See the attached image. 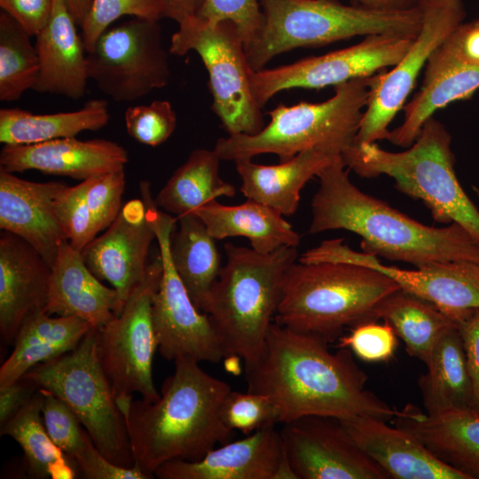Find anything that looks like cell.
Masks as SVG:
<instances>
[{
  "label": "cell",
  "mask_w": 479,
  "mask_h": 479,
  "mask_svg": "<svg viewBox=\"0 0 479 479\" xmlns=\"http://www.w3.org/2000/svg\"><path fill=\"white\" fill-rule=\"evenodd\" d=\"M324 338L272 322L257 360L245 367L247 391L267 397L279 423L308 415L340 420L405 415L365 388L368 377L349 349L331 352Z\"/></svg>",
  "instance_id": "6da1fadb"
},
{
  "label": "cell",
  "mask_w": 479,
  "mask_h": 479,
  "mask_svg": "<svg viewBox=\"0 0 479 479\" xmlns=\"http://www.w3.org/2000/svg\"><path fill=\"white\" fill-rule=\"evenodd\" d=\"M342 155L318 175L309 232L343 229L359 235L363 252L420 268L445 262L479 263V242L461 225L420 224L359 190L349 180Z\"/></svg>",
  "instance_id": "7a4b0ae2"
},
{
  "label": "cell",
  "mask_w": 479,
  "mask_h": 479,
  "mask_svg": "<svg viewBox=\"0 0 479 479\" xmlns=\"http://www.w3.org/2000/svg\"><path fill=\"white\" fill-rule=\"evenodd\" d=\"M174 364L156 401L132 400L123 413L135 464L152 478L164 463L199 460L234 436L221 417L230 385L194 360Z\"/></svg>",
  "instance_id": "3957f363"
},
{
  "label": "cell",
  "mask_w": 479,
  "mask_h": 479,
  "mask_svg": "<svg viewBox=\"0 0 479 479\" xmlns=\"http://www.w3.org/2000/svg\"><path fill=\"white\" fill-rule=\"evenodd\" d=\"M221 267L202 312L217 331L224 357L235 356L245 367L259 357L281 299L287 270L298 257L296 247L263 254L252 247L224 244Z\"/></svg>",
  "instance_id": "277c9868"
},
{
  "label": "cell",
  "mask_w": 479,
  "mask_h": 479,
  "mask_svg": "<svg viewBox=\"0 0 479 479\" xmlns=\"http://www.w3.org/2000/svg\"><path fill=\"white\" fill-rule=\"evenodd\" d=\"M399 288L365 266L295 262L286 273L275 322L332 342L346 326L375 321L378 303Z\"/></svg>",
  "instance_id": "5b68a950"
},
{
  "label": "cell",
  "mask_w": 479,
  "mask_h": 479,
  "mask_svg": "<svg viewBox=\"0 0 479 479\" xmlns=\"http://www.w3.org/2000/svg\"><path fill=\"white\" fill-rule=\"evenodd\" d=\"M451 145L446 127L431 117L404 151L389 152L375 142L360 143L342 157L345 166L360 177H392L397 189L425 203L436 222L457 223L479 242V209L457 178Z\"/></svg>",
  "instance_id": "8992f818"
},
{
  "label": "cell",
  "mask_w": 479,
  "mask_h": 479,
  "mask_svg": "<svg viewBox=\"0 0 479 479\" xmlns=\"http://www.w3.org/2000/svg\"><path fill=\"white\" fill-rule=\"evenodd\" d=\"M263 21L245 47L255 72L276 56L303 47H320L356 36L398 35L415 38L421 27L419 6L377 11L336 0H259Z\"/></svg>",
  "instance_id": "52a82bcc"
},
{
  "label": "cell",
  "mask_w": 479,
  "mask_h": 479,
  "mask_svg": "<svg viewBox=\"0 0 479 479\" xmlns=\"http://www.w3.org/2000/svg\"><path fill=\"white\" fill-rule=\"evenodd\" d=\"M371 76L334 86V94L318 103L278 105L271 121L256 134L219 138L214 151L221 160L237 161L263 153L286 161L297 153L318 149L342 155L354 145L370 92Z\"/></svg>",
  "instance_id": "ba28073f"
},
{
  "label": "cell",
  "mask_w": 479,
  "mask_h": 479,
  "mask_svg": "<svg viewBox=\"0 0 479 479\" xmlns=\"http://www.w3.org/2000/svg\"><path fill=\"white\" fill-rule=\"evenodd\" d=\"M23 377L61 399L111 462L135 465L124 416L98 359L95 328L75 349L36 365Z\"/></svg>",
  "instance_id": "9c48e42d"
},
{
  "label": "cell",
  "mask_w": 479,
  "mask_h": 479,
  "mask_svg": "<svg viewBox=\"0 0 479 479\" xmlns=\"http://www.w3.org/2000/svg\"><path fill=\"white\" fill-rule=\"evenodd\" d=\"M169 53L195 51L208 74L212 109L228 135H254L264 125L262 106L252 87V73L245 44L230 21L213 22L193 16L178 24Z\"/></svg>",
  "instance_id": "30bf717a"
},
{
  "label": "cell",
  "mask_w": 479,
  "mask_h": 479,
  "mask_svg": "<svg viewBox=\"0 0 479 479\" xmlns=\"http://www.w3.org/2000/svg\"><path fill=\"white\" fill-rule=\"evenodd\" d=\"M139 192L162 263L161 281L152 300L158 350L169 361L188 358L198 363H219L224 352L217 331L209 316L195 306L172 263L170 240L177 218L156 205L147 181L140 182Z\"/></svg>",
  "instance_id": "8fae6325"
},
{
  "label": "cell",
  "mask_w": 479,
  "mask_h": 479,
  "mask_svg": "<svg viewBox=\"0 0 479 479\" xmlns=\"http://www.w3.org/2000/svg\"><path fill=\"white\" fill-rule=\"evenodd\" d=\"M162 273L160 254L149 263L145 279L126 301L119 315L96 329L97 351L122 414L138 393L148 402L158 392L153 363L158 349L152 318V300Z\"/></svg>",
  "instance_id": "7c38bea8"
},
{
  "label": "cell",
  "mask_w": 479,
  "mask_h": 479,
  "mask_svg": "<svg viewBox=\"0 0 479 479\" xmlns=\"http://www.w3.org/2000/svg\"><path fill=\"white\" fill-rule=\"evenodd\" d=\"M159 21L132 18L107 28L87 53L98 89L116 102H132L165 87L170 78Z\"/></svg>",
  "instance_id": "4fadbf2b"
},
{
  "label": "cell",
  "mask_w": 479,
  "mask_h": 479,
  "mask_svg": "<svg viewBox=\"0 0 479 479\" xmlns=\"http://www.w3.org/2000/svg\"><path fill=\"white\" fill-rule=\"evenodd\" d=\"M421 27L389 71L371 76L370 92L354 144L388 139L389 125L403 109L432 53L464 21L463 0H419Z\"/></svg>",
  "instance_id": "5bb4252c"
},
{
  "label": "cell",
  "mask_w": 479,
  "mask_h": 479,
  "mask_svg": "<svg viewBox=\"0 0 479 479\" xmlns=\"http://www.w3.org/2000/svg\"><path fill=\"white\" fill-rule=\"evenodd\" d=\"M414 38L382 34L324 55L252 73L254 95L263 107L277 93L291 89H322L372 76L395 66Z\"/></svg>",
  "instance_id": "9a60e30c"
},
{
  "label": "cell",
  "mask_w": 479,
  "mask_h": 479,
  "mask_svg": "<svg viewBox=\"0 0 479 479\" xmlns=\"http://www.w3.org/2000/svg\"><path fill=\"white\" fill-rule=\"evenodd\" d=\"M309 263H345L376 270L399 287L429 302L454 321L466 310L479 308V263L459 261L430 263L403 270L380 262L377 256L357 252L342 239L327 240L304 253Z\"/></svg>",
  "instance_id": "2e32d148"
},
{
  "label": "cell",
  "mask_w": 479,
  "mask_h": 479,
  "mask_svg": "<svg viewBox=\"0 0 479 479\" xmlns=\"http://www.w3.org/2000/svg\"><path fill=\"white\" fill-rule=\"evenodd\" d=\"M286 457L297 479H389L340 419L308 415L283 424Z\"/></svg>",
  "instance_id": "e0dca14e"
},
{
  "label": "cell",
  "mask_w": 479,
  "mask_h": 479,
  "mask_svg": "<svg viewBox=\"0 0 479 479\" xmlns=\"http://www.w3.org/2000/svg\"><path fill=\"white\" fill-rule=\"evenodd\" d=\"M153 240L156 234L140 197L125 202L115 220L82 251L91 272L116 291L115 316L145 279Z\"/></svg>",
  "instance_id": "ac0fdd59"
},
{
  "label": "cell",
  "mask_w": 479,
  "mask_h": 479,
  "mask_svg": "<svg viewBox=\"0 0 479 479\" xmlns=\"http://www.w3.org/2000/svg\"><path fill=\"white\" fill-rule=\"evenodd\" d=\"M160 479H297L274 427L229 441L196 461L172 460L154 472Z\"/></svg>",
  "instance_id": "d6986e66"
},
{
  "label": "cell",
  "mask_w": 479,
  "mask_h": 479,
  "mask_svg": "<svg viewBox=\"0 0 479 479\" xmlns=\"http://www.w3.org/2000/svg\"><path fill=\"white\" fill-rule=\"evenodd\" d=\"M67 186L59 181H29L0 169L1 230L27 241L51 267L60 246L68 241L59 215L60 197Z\"/></svg>",
  "instance_id": "ffe728a7"
},
{
  "label": "cell",
  "mask_w": 479,
  "mask_h": 479,
  "mask_svg": "<svg viewBox=\"0 0 479 479\" xmlns=\"http://www.w3.org/2000/svg\"><path fill=\"white\" fill-rule=\"evenodd\" d=\"M128 161L122 145L102 138L71 137L30 145H4L0 152L1 170H37L81 181L124 169Z\"/></svg>",
  "instance_id": "44dd1931"
},
{
  "label": "cell",
  "mask_w": 479,
  "mask_h": 479,
  "mask_svg": "<svg viewBox=\"0 0 479 479\" xmlns=\"http://www.w3.org/2000/svg\"><path fill=\"white\" fill-rule=\"evenodd\" d=\"M51 267L19 236L0 234V335L13 344L25 318L47 303Z\"/></svg>",
  "instance_id": "7402d4cb"
},
{
  "label": "cell",
  "mask_w": 479,
  "mask_h": 479,
  "mask_svg": "<svg viewBox=\"0 0 479 479\" xmlns=\"http://www.w3.org/2000/svg\"><path fill=\"white\" fill-rule=\"evenodd\" d=\"M357 446L395 479H468L437 459L411 432L371 416L341 420Z\"/></svg>",
  "instance_id": "603a6c76"
},
{
  "label": "cell",
  "mask_w": 479,
  "mask_h": 479,
  "mask_svg": "<svg viewBox=\"0 0 479 479\" xmlns=\"http://www.w3.org/2000/svg\"><path fill=\"white\" fill-rule=\"evenodd\" d=\"M65 0H52L46 26L35 35L39 74L33 90L82 98L89 80L87 52Z\"/></svg>",
  "instance_id": "cb8c5ba5"
},
{
  "label": "cell",
  "mask_w": 479,
  "mask_h": 479,
  "mask_svg": "<svg viewBox=\"0 0 479 479\" xmlns=\"http://www.w3.org/2000/svg\"><path fill=\"white\" fill-rule=\"evenodd\" d=\"M117 307L116 291L104 285L88 268L82 252L65 241L51 267L44 311L76 317L98 329L114 318Z\"/></svg>",
  "instance_id": "d4e9b609"
},
{
  "label": "cell",
  "mask_w": 479,
  "mask_h": 479,
  "mask_svg": "<svg viewBox=\"0 0 479 479\" xmlns=\"http://www.w3.org/2000/svg\"><path fill=\"white\" fill-rule=\"evenodd\" d=\"M392 422L468 479H479V411L455 409L429 415L412 405L408 415L395 417Z\"/></svg>",
  "instance_id": "484cf974"
},
{
  "label": "cell",
  "mask_w": 479,
  "mask_h": 479,
  "mask_svg": "<svg viewBox=\"0 0 479 479\" xmlns=\"http://www.w3.org/2000/svg\"><path fill=\"white\" fill-rule=\"evenodd\" d=\"M336 156L309 149L277 165L257 164L251 159L239 160L235 165L242 182L240 191L247 199L271 207L283 216L293 215L298 208L302 189Z\"/></svg>",
  "instance_id": "4316f807"
},
{
  "label": "cell",
  "mask_w": 479,
  "mask_h": 479,
  "mask_svg": "<svg viewBox=\"0 0 479 479\" xmlns=\"http://www.w3.org/2000/svg\"><path fill=\"white\" fill-rule=\"evenodd\" d=\"M92 327L76 317L31 312L21 324L13 349L0 367V388L6 387L38 364L75 349Z\"/></svg>",
  "instance_id": "83f0119b"
},
{
  "label": "cell",
  "mask_w": 479,
  "mask_h": 479,
  "mask_svg": "<svg viewBox=\"0 0 479 479\" xmlns=\"http://www.w3.org/2000/svg\"><path fill=\"white\" fill-rule=\"evenodd\" d=\"M216 240L242 236L251 247L263 254L282 247H297L300 236L277 210L247 199L242 204L226 206L211 200L193 211Z\"/></svg>",
  "instance_id": "f1b7e54d"
},
{
  "label": "cell",
  "mask_w": 479,
  "mask_h": 479,
  "mask_svg": "<svg viewBox=\"0 0 479 479\" xmlns=\"http://www.w3.org/2000/svg\"><path fill=\"white\" fill-rule=\"evenodd\" d=\"M426 365L418 386L427 414L472 408L473 383L457 325L439 339Z\"/></svg>",
  "instance_id": "f546056e"
},
{
  "label": "cell",
  "mask_w": 479,
  "mask_h": 479,
  "mask_svg": "<svg viewBox=\"0 0 479 479\" xmlns=\"http://www.w3.org/2000/svg\"><path fill=\"white\" fill-rule=\"evenodd\" d=\"M110 119L107 101L91 99L78 110L34 114L20 108L0 110V142L8 145H30L75 137L86 130H98Z\"/></svg>",
  "instance_id": "4dcf8cb0"
},
{
  "label": "cell",
  "mask_w": 479,
  "mask_h": 479,
  "mask_svg": "<svg viewBox=\"0 0 479 479\" xmlns=\"http://www.w3.org/2000/svg\"><path fill=\"white\" fill-rule=\"evenodd\" d=\"M170 240L172 263L192 301L202 311L221 270L216 240L193 212L177 216Z\"/></svg>",
  "instance_id": "1f68e13d"
},
{
  "label": "cell",
  "mask_w": 479,
  "mask_h": 479,
  "mask_svg": "<svg viewBox=\"0 0 479 479\" xmlns=\"http://www.w3.org/2000/svg\"><path fill=\"white\" fill-rule=\"evenodd\" d=\"M374 318L389 323L404 341L408 354L425 365L439 339L457 325L434 304L401 288L378 303Z\"/></svg>",
  "instance_id": "d6a6232c"
},
{
  "label": "cell",
  "mask_w": 479,
  "mask_h": 479,
  "mask_svg": "<svg viewBox=\"0 0 479 479\" xmlns=\"http://www.w3.org/2000/svg\"><path fill=\"white\" fill-rule=\"evenodd\" d=\"M220 161L214 149L192 151L160 190L154 199L156 205L179 216L221 196L233 197L234 185L219 176Z\"/></svg>",
  "instance_id": "836d02e7"
},
{
  "label": "cell",
  "mask_w": 479,
  "mask_h": 479,
  "mask_svg": "<svg viewBox=\"0 0 479 479\" xmlns=\"http://www.w3.org/2000/svg\"><path fill=\"white\" fill-rule=\"evenodd\" d=\"M479 90V67L459 66L432 82L421 85L413 98L406 102L403 122L389 131L387 140L409 147L419 136L424 123L434 114L451 103L470 98Z\"/></svg>",
  "instance_id": "e575fe53"
},
{
  "label": "cell",
  "mask_w": 479,
  "mask_h": 479,
  "mask_svg": "<svg viewBox=\"0 0 479 479\" xmlns=\"http://www.w3.org/2000/svg\"><path fill=\"white\" fill-rule=\"evenodd\" d=\"M31 35L10 15L0 12V100L20 99L34 90L39 59Z\"/></svg>",
  "instance_id": "d590c367"
},
{
  "label": "cell",
  "mask_w": 479,
  "mask_h": 479,
  "mask_svg": "<svg viewBox=\"0 0 479 479\" xmlns=\"http://www.w3.org/2000/svg\"><path fill=\"white\" fill-rule=\"evenodd\" d=\"M41 389L16 414L0 425L1 436L13 438L23 452V465L28 477L50 478L49 468L68 457L53 443L42 415Z\"/></svg>",
  "instance_id": "8d00e7d4"
},
{
  "label": "cell",
  "mask_w": 479,
  "mask_h": 479,
  "mask_svg": "<svg viewBox=\"0 0 479 479\" xmlns=\"http://www.w3.org/2000/svg\"><path fill=\"white\" fill-rule=\"evenodd\" d=\"M123 16L159 21L163 18L161 0H92L82 28V39L90 52L98 37Z\"/></svg>",
  "instance_id": "74e56055"
},
{
  "label": "cell",
  "mask_w": 479,
  "mask_h": 479,
  "mask_svg": "<svg viewBox=\"0 0 479 479\" xmlns=\"http://www.w3.org/2000/svg\"><path fill=\"white\" fill-rule=\"evenodd\" d=\"M459 66L479 67V19L460 23L432 53L423 70L422 85Z\"/></svg>",
  "instance_id": "f35d334b"
},
{
  "label": "cell",
  "mask_w": 479,
  "mask_h": 479,
  "mask_svg": "<svg viewBox=\"0 0 479 479\" xmlns=\"http://www.w3.org/2000/svg\"><path fill=\"white\" fill-rule=\"evenodd\" d=\"M221 417L229 428L246 436L279 423L273 403L262 394L247 390L245 393L231 390L223 402Z\"/></svg>",
  "instance_id": "ab89813d"
},
{
  "label": "cell",
  "mask_w": 479,
  "mask_h": 479,
  "mask_svg": "<svg viewBox=\"0 0 479 479\" xmlns=\"http://www.w3.org/2000/svg\"><path fill=\"white\" fill-rule=\"evenodd\" d=\"M127 133L134 140L149 146L166 142L175 131L177 114L168 100L129 106L124 114Z\"/></svg>",
  "instance_id": "60d3db41"
},
{
  "label": "cell",
  "mask_w": 479,
  "mask_h": 479,
  "mask_svg": "<svg viewBox=\"0 0 479 479\" xmlns=\"http://www.w3.org/2000/svg\"><path fill=\"white\" fill-rule=\"evenodd\" d=\"M40 389L43 394L42 415L47 433L74 462L90 436L76 415L61 399L49 390Z\"/></svg>",
  "instance_id": "b9f144b4"
},
{
  "label": "cell",
  "mask_w": 479,
  "mask_h": 479,
  "mask_svg": "<svg viewBox=\"0 0 479 479\" xmlns=\"http://www.w3.org/2000/svg\"><path fill=\"white\" fill-rule=\"evenodd\" d=\"M339 348L349 349L359 359L369 362H387L397 346V334L387 322L367 321L352 326L350 333L341 336Z\"/></svg>",
  "instance_id": "7bdbcfd3"
},
{
  "label": "cell",
  "mask_w": 479,
  "mask_h": 479,
  "mask_svg": "<svg viewBox=\"0 0 479 479\" xmlns=\"http://www.w3.org/2000/svg\"><path fill=\"white\" fill-rule=\"evenodd\" d=\"M124 169L87 179L85 198L98 231H105L117 217L125 190Z\"/></svg>",
  "instance_id": "ee69618b"
},
{
  "label": "cell",
  "mask_w": 479,
  "mask_h": 479,
  "mask_svg": "<svg viewBox=\"0 0 479 479\" xmlns=\"http://www.w3.org/2000/svg\"><path fill=\"white\" fill-rule=\"evenodd\" d=\"M87 179L68 185L59 200V215L68 242L82 251L99 233L85 198Z\"/></svg>",
  "instance_id": "f6af8a7d"
},
{
  "label": "cell",
  "mask_w": 479,
  "mask_h": 479,
  "mask_svg": "<svg viewBox=\"0 0 479 479\" xmlns=\"http://www.w3.org/2000/svg\"><path fill=\"white\" fill-rule=\"evenodd\" d=\"M196 16L213 22H232L245 47L255 38L263 21L259 0H203Z\"/></svg>",
  "instance_id": "bcb514c9"
},
{
  "label": "cell",
  "mask_w": 479,
  "mask_h": 479,
  "mask_svg": "<svg viewBox=\"0 0 479 479\" xmlns=\"http://www.w3.org/2000/svg\"><path fill=\"white\" fill-rule=\"evenodd\" d=\"M78 473L86 479H150L137 464L125 467L111 462L96 447L90 437L75 458Z\"/></svg>",
  "instance_id": "7dc6e473"
},
{
  "label": "cell",
  "mask_w": 479,
  "mask_h": 479,
  "mask_svg": "<svg viewBox=\"0 0 479 479\" xmlns=\"http://www.w3.org/2000/svg\"><path fill=\"white\" fill-rule=\"evenodd\" d=\"M473 383L472 408L479 411V308L466 310L456 321Z\"/></svg>",
  "instance_id": "c3c4849f"
},
{
  "label": "cell",
  "mask_w": 479,
  "mask_h": 479,
  "mask_svg": "<svg viewBox=\"0 0 479 479\" xmlns=\"http://www.w3.org/2000/svg\"><path fill=\"white\" fill-rule=\"evenodd\" d=\"M0 6L31 36H35L50 20L52 0H0Z\"/></svg>",
  "instance_id": "681fc988"
},
{
  "label": "cell",
  "mask_w": 479,
  "mask_h": 479,
  "mask_svg": "<svg viewBox=\"0 0 479 479\" xmlns=\"http://www.w3.org/2000/svg\"><path fill=\"white\" fill-rule=\"evenodd\" d=\"M39 389L35 382L24 377L0 388V425L23 408Z\"/></svg>",
  "instance_id": "f907efd6"
},
{
  "label": "cell",
  "mask_w": 479,
  "mask_h": 479,
  "mask_svg": "<svg viewBox=\"0 0 479 479\" xmlns=\"http://www.w3.org/2000/svg\"><path fill=\"white\" fill-rule=\"evenodd\" d=\"M163 18L179 24L185 20L196 16L203 0H161Z\"/></svg>",
  "instance_id": "816d5d0a"
},
{
  "label": "cell",
  "mask_w": 479,
  "mask_h": 479,
  "mask_svg": "<svg viewBox=\"0 0 479 479\" xmlns=\"http://www.w3.org/2000/svg\"><path fill=\"white\" fill-rule=\"evenodd\" d=\"M356 4L377 11H405L418 6L419 0H353Z\"/></svg>",
  "instance_id": "f5cc1de1"
},
{
  "label": "cell",
  "mask_w": 479,
  "mask_h": 479,
  "mask_svg": "<svg viewBox=\"0 0 479 479\" xmlns=\"http://www.w3.org/2000/svg\"><path fill=\"white\" fill-rule=\"evenodd\" d=\"M77 26H82L90 11L92 0H65Z\"/></svg>",
  "instance_id": "db71d44e"
},
{
  "label": "cell",
  "mask_w": 479,
  "mask_h": 479,
  "mask_svg": "<svg viewBox=\"0 0 479 479\" xmlns=\"http://www.w3.org/2000/svg\"><path fill=\"white\" fill-rule=\"evenodd\" d=\"M473 189H474V192L476 193V196H477V198L479 200V189L477 187H475V186H473Z\"/></svg>",
  "instance_id": "11a10c76"
}]
</instances>
